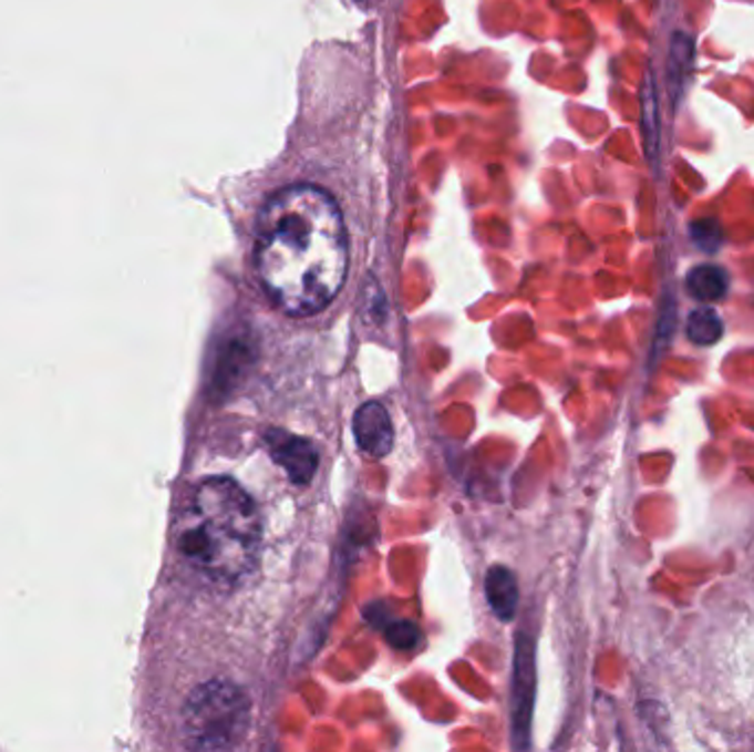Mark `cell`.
I'll use <instances>...</instances> for the list:
<instances>
[{"label": "cell", "mask_w": 754, "mask_h": 752, "mask_svg": "<svg viewBox=\"0 0 754 752\" xmlns=\"http://www.w3.org/2000/svg\"><path fill=\"white\" fill-rule=\"evenodd\" d=\"M254 260L282 311L309 316L324 309L349 271V239L335 199L307 184L273 193L256 219Z\"/></svg>", "instance_id": "6da1fadb"}, {"label": "cell", "mask_w": 754, "mask_h": 752, "mask_svg": "<svg viewBox=\"0 0 754 752\" xmlns=\"http://www.w3.org/2000/svg\"><path fill=\"white\" fill-rule=\"evenodd\" d=\"M177 549L199 574L235 583L254 567L260 518L250 495L226 477L202 482L179 512Z\"/></svg>", "instance_id": "7a4b0ae2"}, {"label": "cell", "mask_w": 754, "mask_h": 752, "mask_svg": "<svg viewBox=\"0 0 754 752\" xmlns=\"http://www.w3.org/2000/svg\"><path fill=\"white\" fill-rule=\"evenodd\" d=\"M248 724L250 702L239 687L226 680L206 682L184 707V738L190 749H235L244 740Z\"/></svg>", "instance_id": "3957f363"}, {"label": "cell", "mask_w": 754, "mask_h": 752, "mask_svg": "<svg viewBox=\"0 0 754 752\" xmlns=\"http://www.w3.org/2000/svg\"><path fill=\"white\" fill-rule=\"evenodd\" d=\"M514 689H512V724L518 746H527L529 715L534 698V649L527 636L516 638V662H514Z\"/></svg>", "instance_id": "277c9868"}, {"label": "cell", "mask_w": 754, "mask_h": 752, "mask_svg": "<svg viewBox=\"0 0 754 752\" xmlns=\"http://www.w3.org/2000/svg\"><path fill=\"white\" fill-rule=\"evenodd\" d=\"M265 442L269 446L271 460L289 475L296 486H304L311 482L318 468V453L311 442L282 431H269L265 435Z\"/></svg>", "instance_id": "5b68a950"}, {"label": "cell", "mask_w": 754, "mask_h": 752, "mask_svg": "<svg viewBox=\"0 0 754 752\" xmlns=\"http://www.w3.org/2000/svg\"><path fill=\"white\" fill-rule=\"evenodd\" d=\"M353 435L369 457L389 455L393 449V424L386 409L378 402L362 404L353 418Z\"/></svg>", "instance_id": "8992f818"}, {"label": "cell", "mask_w": 754, "mask_h": 752, "mask_svg": "<svg viewBox=\"0 0 754 752\" xmlns=\"http://www.w3.org/2000/svg\"><path fill=\"white\" fill-rule=\"evenodd\" d=\"M729 271L720 265H698L686 276V289L695 300L717 302L729 293Z\"/></svg>", "instance_id": "52a82bcc"}, {"label": "cell", "mask_w": 754, "mask_h": 752, "mask_svg": "<svg viewBox=\"0 0 754 752\" xmlns=\"http://www.w3.org/2000/svg\"><path fill=\"white\" fill-rule=\"evenodd\" d=\"M486 596H488V602L493 607V611L502 618V620H509L516 611V605H518V585H516V578L514 574L503 567V565H497L488 571L486 576Z\"/></svg>", "instance_id": "ba28073f"}, {"label": "cell", "mask_w": 754, "mask_h": 752, "mask_svg": "<svg viewBox=\"0 0 754 752\" xmlns=\"http://www.w3.org/2000/svg\"><path fill=\"white\" fill-rule=\"evenodd\" d=\"M693 60H695L693 38L678 31L671 38V44H669V89H671L675 102H678V95L682 93V89H684V84L691 75Z\"/></svg>", "instance_id": "9c48e42d"}, {"label": "cell", "mask_w": 754, "mask_h": 752, "mask_svg": "<svg viewBox=\"0 0 754 752\" xmlns=\"http://www.w3.org/2000/svg\"><path fill=\"white\" fill-rule=\"evenodd\" d=\"M686 336L698 347H713L724 336V320L713 307H698L686 320Z\"/></svg>", "instance_id": "30bf717a"}, {"label": "cell", "mask_w": 754, "mask_h": 752, "mask_svg": "<svg viewBox=\"0 0 754 752\" xmlns=\"http://www.w3.org/2000/svg\"><path fill=\"white\" fill-rule=\"evenodd\" d=\"M642 124H644V142L649 148V157L658 159V146H660V124H658V93L653 75L647 80L642 91Z\"/></svg>", "instance_id": "8fae6325"}, {"label": "cell", "mask_w": 754, "mask_h": 752, "mask_svg": "<svg viewBox=\"0 0 754 752\" xmlns=\"http://www.w3.org/2000/svg\"><path fill=\"white\" fill-rule=\"evenodd\" d=\"M691 239L700 250L717 251L724 241V233L715 219H702L691 226Z\"/></svg>", "instance_id": "7c38bea8"}, {"label": "cell", "mask_w": 754, "mask_h": 752, "mask_svg": "<svg viewBox=\"0 0 754 752\" xmlns=\"http://www.w3.org/2000/svg\"><path fill=\"white\" fill-rule=\"evenodd\" d=\"M420 629L417 625L409 622V620H395L386 627V640L395 647V649H415L420 645Z\"/></svg>", "instance_id": "4fadbf2b"}, {"label": "cell", "mask_w": 754, "mask_h": 752, "mask_svg": "<svg viewBox=\"0 0 754 752\" xmlns=\"http://www.w3.org/2000/svg\"><path fill=\"white\" fill-rule=\"evenodd\" d=\"M673 327H675V302H673V298H671V300L664 305L662 316H660V325H658L655 342H653V360H658V358L664 353V349H667V344H669V340H671Z\"/></svg>", "instance_id": "5bb4252c"}]
</instances>
